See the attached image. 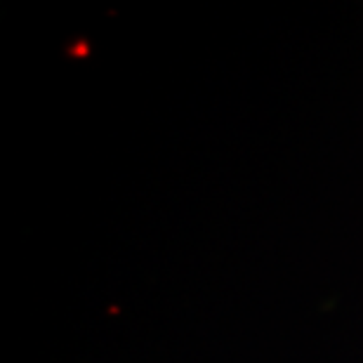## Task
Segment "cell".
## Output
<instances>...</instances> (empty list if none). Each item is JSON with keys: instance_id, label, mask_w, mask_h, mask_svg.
<instances>
[]
</instances>
